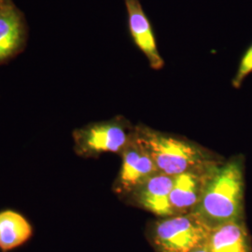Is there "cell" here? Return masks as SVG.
<instances>
[{"label":"cell","mask_w":252,"mask_h":252,"mask_svg":"<svg viewBox=\"0 0 252 252\" xmlns=\"http://www.w3.org/2000/svg\"><path fill=\"white\" fill-rule=\"evenodd\" d=\"M211 229L243 220L244 166L240 157L220 163L207 182L203 197L194 209Z\"/></svg>","instance_id":"cell-1"},{"label":"cell","mask_w":252,"mask_h":252,"mask_svg":"<svg viewBox=\"0 0 252 252\" xmlns=\"http://www.w3.org/2000/svg\"><path fill=\"white\" fill-rule=\"evenodd\" d=\"M134 135L153 158L158 171L162 174L175 177L220 163L211 153L199 145L153 128L136 126Z\"/></svg>","instance_id":"cell-2"},{"label":"cell","mask_w":252,"mask_h":252,"mask_svg":"<svg viewBox=\"0 0 252 252\" xmlns=\"http://www.w3.org/2000/svg\"><path fill=\"white\" fill-rule=\"evenodd\" d=\"M211 228L195 212L161 218L153 224L151 242L157 252H190L205 246Z\"/></svg>","instance_id":"cell-3"},{"label":"cell","mask_w":252,"mask_h":252,"mask_svg":"<svg viewBox=\"0 0 252 252\" xmlns=\"http://www.w3.org/2000/svg\"><path fill=\"white\" fill-rule=\"evenodd\" d=\"M134 128L123 116L91 123L73 130L74 152L81 158L96 159L103 153H123Z\"/></svg>","instance_id":"cell-4"},{"label":"cell","mask_w":252,"mask_h":252,"mask_svg":"<svg viewBox=\"0 0 252 252\" xmlns=\"http://www.w3.org/2000/svg\"><path fill=\"white\" fill-rule=\"evenodd\" d=\"M122 156V166L113 184V190L120 196L131 195L139 185L159 173L153 158L144 147L133 136Z\"/></svg>","instance_id":"cell-5"},{"label":"cell","mask_w":252,"mask_h":252,"mask_svg":"<svg viewBox=\"0 0 252 252\" xmlns=\"http://www.w3.org/2000/svg\"><path fill=\"white\" fill-rule=\"evenodd\" d=\"M29 26L12 0L0 2V65L9 63L27 49Z\"/></svg>","instance_id":"cell-6"},{"label":"cell","mask_w":252,"mask_h":252,"mask_svg":"<svg viewBox=\"0 0 252 252\" xmlns=\"http://www.w3.org/2000/svg\"><path fill=\"white\" fill-rule=\"evenodd\" d=\"M127 13V32L133 45L147 58L151 68L161 70L164 60L158 47L152 21L145 12L140 0H124Z\"/></svg>","instance_id":"cell-7"},{"label":"cell","mask_w":252,"mask_h":252,"mask_svg":"<svg viewBox=\"0 0 252 252\" xmlns=\"http://www.w3.org/2000/svg\"><path fill=\"white\" fill-rule=\"evenodd\" d=\"M220 163L205 169L175 176L170 193V205L174 215L194 211L203 197L208 180Z\"/></svg>","instance_id":"cell-8"},{"label":"cell","mask_w":252,"mask_h":252,"mask_svg":"<svg viewBox=\"0 0 252 252\" xmlns=\"http://www.w3.org/2000/svg\"><path fill=\"white\" fill-rule=\"evenodd\" d=\"M175 177L157 173L144 181L131 193L135 203L160 218L173 216L170 193Z\"/></svg>","instance_id":"cell-9"},{"label":"cell","mask_w":252,"mask_h":252,"mask_svg":"<svg viewBox=\"0 0 252 252\" xmlns=\"http://www.w3.org/2000/svg\"><path fill=\"white\" fill-rule=\"evenodd\" d=\"M33 235V224L24 214L9 208L0 211V252L17 250L28 243Z\"/></svg>","instance_id":"cell-10"},{"label":"cell","mask_w":252,"mask_h":252,"mask_svg":"<svg viewBox=\"0 0 252 252\" xmlns=\"http://www.w3.org/2000/svg\"><path fill=\"white\" fill-rule=\"evenodd\" d=\"M205 246L209 252H252L250 234L243 220L212 228Z\"/></svg>","instance_id":"cell-11"},{"label":"cell","mask_w":252,"mask_h":252,"mask_svg":"<svg viewBox=\"0 0 252 252\" xmlns=\"http://www.w3.org/2000/svg\"><path fill=\"white\" fill-rule=\"evenodd\" d=\"M252 74V42L244 51L237 65V69L232 80L234 89H239L244 81Z\"/></svg>","instance_id":"cell-12"},{"label":"cell","mask_w":252,"mask_h":252,"mask_svg":"<svg viewBox=\"0 0 252 252\" xmlns=\"http://www.w3.org/2000/svg\"><path fill=\"white\" fill-rule=\"evenodd\" d=\"M190 252H208V250L207 249V247L206 246H202V247H199L197 249H195V250H193V251H191Z\"/></svg>","instance_id":"cell-13"},{"label":"cell","mask_w":252,"mask_h":252,"mask_svg":"<svg viewBox=\"0 0 252 252\" xmlns=\"http://www.w3.org/2000/svg\"><path fill=\"white\" fill-rule=\"evenodd\" d=\"M1 1H2V0H0V2H1Z\"/></svg>","instance_id":"cell-14"}]
</instances>
